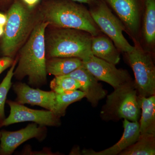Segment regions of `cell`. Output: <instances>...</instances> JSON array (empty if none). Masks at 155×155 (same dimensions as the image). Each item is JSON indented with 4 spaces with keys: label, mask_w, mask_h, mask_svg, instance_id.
Segmentation results:
<instances>
[{
    "label": "cell",
    "mask_w": 155,
    "mask_h": 155,
    "mask_svg": "<svg viewBox=\"0 0 155 155\" xmlns=\"http://www.w3.org/2000/svg\"><path fill=\"white\" fill-rule=\"evenodd\" d=\"M97 5L89 12L100 30L113 41L120 51L127 53L132 51L134 46L123 35L125 27L121 20L112 13L106 3L101 2Z\"/></svg>",
    "instance_id": "obj_7"
},
{
    "label": "cell",
    "mask_w": 155,
    "mask_h": 155,
    "mask_svg": "<svg viewBox=\"0 0 155 155\" xmlns=\"http://www.w3.org/2000/svg\"><path fill=\"white\" fill-rule=\"evenodd\" d=\"M124 133L118 142L113 146L100 151L94 150H84L83 153L86 155H117L133 144L140 136L139 123L130 122L124 119L123 122Z\"/></svg>",
    "instance_id": "obj_14"
},
{
    "label": "cell",
    "mask_w": 155,
    "mask_h": 155,
    "mask_svg": "<svg viewBox=\"0 0 155 155\" xmlns=\"http://www.w3.org/2000/svg\"><path fill=\"white\" fill-rule=\"evenodd\" d=\"M92 38L84 31L48 26L45 35L46 58H75L85 61L92 55Z\"/></svg>",
    "instance_id": "obj_4"
},
{
    "label": "cell",
    "mask_w": 155,
    "mask_h": 155,
    "mask_svg": "<svg viewBox=\"0 0 155 155\" xmlns=\"http://www.w3.org/2000/svg\"><path fill=\"white\" fill-rule=\"evenodd\" d=\"M146 43L153 46L155 42V0H146L143 23Z\"/></svg>",
    "instance_id": "obj_20"
},
{
    "label": "cell",
    "mask_w": 155,
    "mask_h": 155,
    "mask_svg": "<svg viewBox=\"0 0 155 155\" xmlns=\"http://www.w3.org/2000/svg\"><path fill=\"white\" fill-rule=\"evenodd\" d=\"M155 155V135L140 134L138 139L119 155Z\"/></svg>",
    "instance_id": "obj_18"
},
{
    "label": "cell",
    "mask_w": 155,
    "mask_h": 155,
    "mask_svg": "<svg viewBox=\"0 0 155 155\" xmlns=\"http://www.w3.org/2000/svg\"><path fill=\"white\" fill-rule=\"evenodd\" d=\"M91 51L93 55L114 65L120 61L119 51L110 39L104 35L92 36Z\"/></svg>",
    "instance_id": "obj_15"
},
{
    "label": "cell",
    "mask_w": 155,
    "mask_h": 155,
    "mask_svg": "<svg viewBox=\"0 0 155 155\" xmlns=\"http://www.w3.org/2000/svg\"><path fill=\"white\" fill-rule=\"evenodd\" d=\"M140 113L141 97L132 80L115 89L108 95L101 116L106 121L126 119L130 122H138Z\"/></svg>",
    "instance_id": "obj_5"
},
{
    "label": "cell",
    "mask_w": 155,
    "mask_h": 155,
    "mask_svg": "<svg viewBox=\"0 0 155 155\" xmlns=\"http://www.w3.org/2000/svg\"><path fill=\"white\" fill-rule=\"evenodd\" d=\"M13 88L17 95V102L21 104H29L39 106L53 112L55 96V93L54 91L33 88L21 82L14 84Z\"/></svg>",
    "instance_id": "obj_11"
},
{
    "label": "cell",
    "mask_w": 155,
    "mask_h": 155,
    "mask_svg": "<svg viewBox=\"0 0 155 155\" xmlns=\"http://www.w3.org/2000/svg\"><path fill=\"white\" fill-rule=\"evenodd\" d=\"M4 33V27L0 26V38L3 36Z\"/></svg>",
    "instance_id": "obj_28"
},
{
    "label": "cell",
    "mask_w": 155,
    "mask_h": 155,
    "mask_svg": "<svg viewBox=\"0 0 155 155\" xmlns=\"http://www.w3.org/2000/svg\"><path fill=\"white\" fill-rule=\"evenodd\" d=\"M66 75L75 78L80 82L79 89L84 94V97L93 107H96L99 102L107 95V91L103 88L98 81L83 66Z\"/></svg>",
    "instance_id": "obj_12"
},
{
    "label": "cell",
    "mask_w": 155,
    "mask_h": 155,
    "mask_svg": "<svg viewBox=\"0 0 155 155\" xmlns=\"http://www.w3.org/2000/svg\"><path fill=\"white\" fill-rule=\"evenodd\" d=\"M131 33L138 32L140 14L137 0H105Z\"/></svg>",
    "instance_id": "obj_13"
},
{
    "label": "cell",
    "mask_w": 155,
    "mask_h": 155,
    "mask_svg": "<svg viewBox=\"0 0 155 155\" xmlns=\"http://www.w3.org/2000/svg\"><path fill=\"white\" fill-rule=\"evenodd\" d=\"M14 0H0V9L6 11Z\"/></svg>",
    "instance_id": "obj_24"
},
{
    "label": "cell",
    "mask_w": 155,
    "mask_h": 155,
    "mask_svg": "<svg viewBox=\"0 0 155 155\" xmlns=\"http://www.w3.org/2000/svg\"><path fill=\"white\" fill-rule=\"evenodd\" d=\"M37 123H31L25 128L16 131H1L0 155L12 154L15 150L25 141L33 138L42 140L46 136V128Z\"/></svg>",
    "instance_id": "obj_10"
},
{
    "label": "cell",
    "mask_w": 155,
    "mask_h": 155,
    "mask_svg": "<svg viewBox=\"0 0 155 155\" xmlns=\"http://www.w3.org/2000/svg\"><path fill=\"white\" fill-rule=\"evenodd\" d=\"M141 112L140 134L155 135V95L141 97Z\"/></svg>",
    "instance_id": "obj_17"
},
{
    "label": "cell",
    "mask_w": 155,
    "mask_h": 155,
    "mask_svg": "<svg viewBox=\"0 0 155 155\" xmlns=\"http://www.w3.org/2000/svg\"><path fill=\"white\" fill-rule=\"evenodd\" d=\"M70 1L78 2L81 3H85L89 5H94L97 3L96 0H70Z\"/></svg>",
    "instance_id": "obj_27"
},
{
    "label": "cell",
    "mask_w": 155,
    "mask_h": 155,
    "mask_svg": "<svg viewBox=\"0 0 155 155\" xmlns=\"http://www.w3.org/2000/svg\"><path fill=\"white\" fill-rule=\"evenodd\" d=\"M17 63V56L15 57L14 63L7 72V75L0 84V127H2V124L5 119V107L8 93L12 86V78L14 76V69Z\"/></svg>",
    "instance_id": "obj_21"
},
{
    "label": "cell",
    "mask_w": 155,
    "mask_h": 155,
    "mask_svg": "<svg viewBox=\"0 0 155 155\" xmlns=\"http://www.w3.org/2000/svg\"><path fill=\"white\" fill-rule=\"evenodd\" d=\"M48 25L44 21L39 22L16 56L18 65L14 77L21 80L27 76L28 84L33 87L47 83L45 35Z\"/></svg>",
    "instance_id": "obj_2"
},
{
    "label": "cell",
    "mask_w": 155,
    "mask_h": 155,
    "mask_svg": "<svg viewBox=\"0 0 155 155\" xmlns=\"http://www.w3.org/2000/svg\"><path fill=\"white\" fill-rule=\"evenodd\" d=\"M38 6L31 8L21 0H14L6 11L7 21L0 39V57L15 58L39 22Z\"/></svg>",
    "instance_id": "obj_1"
},
{
    "label": "cell",
    "mask_w": 155,
    "mask_h": 155,
    "mask_svg": "<svg viewBox=\"0 0 155 155\" xmlns=\"http://www.w3.org/2000/svg\"><path fill=\"white\" fill-rule=\"evenodd\" d=\"M38 8L41 21L48 22V26L78 29L92 36L101 35L89 11L73 1L45 0Z\"/></svg>",
    "instance_id": "obj_3"
},
{
    "label": "cell",
    "mask_w": 155,
    "mask_h": 155,
    "mask_svg": "<svg viewBox=\"0 0 155 155\" xmlns=\"http://www.w3.org/2000/svg\"><path fill=\"white\" fill-rule=\"evenodd\" d=\"M125 54L134 73V83L139 95H155V67L150 54L137 45Z\"/></svg>",
    "instance_id": "obj_6"
},
{
    "label": "cell",
    "mask_w": 155,
    "mask_h": 155,
    "mask_svg": "<svg viewBox=\"0 0 155 155\" xmlns=\"http://www.w3.org/2000/svg\"><path fill=\"white\" fill-rule=\"evenodd\" d=\"M1 131H0V137H1Z\"/></svg>",
    "instance_id": "obj_29"
},
{
    "label": "cell",
    "mask_w": 155,
    "mask_h": 155,
    "mask_svg": "<svg viewBox=\"0 0 155 155\" xmlns=\"http://www.w3.org/2000/svg\"><path fill=\"white\" fill-rule=\"evenodd\" d=\"M7 17L6 14L0 12V26L5 27L7 22Z\"/></svg>",
    "instance_id": "obj_26"
},
{
    "label": "cell",
    "mask_w": 155,
    "mask_h": 155,
    "mask_svg": "<svg viewBox=\"0 0 155 155\" xmlns=\"http://www.w3.org/2000/svg\"><path fill=\"white\" fill-rule=\"evenodd\" d=\"M84 96L83 92L78 90L63 93H55L53 113L60 117L64 116L68 106L82 99Z\"/></svg>",
    "instance_id": "obj_19"
},
{
    "label": "cell",
    "mask_w": 155,
    "mask_h": 155,
    "mask_svg": "<svg viewBox=\"0 0 155 155\" xmlns=\"http://www.w3.org/2000/svg\"><path fill=\"white\" fill-rule=\"evenodd\" d=\"M82 62L83 67L97 80L109 84L114 89L133 80L127 70L117 69L114 64L93 55Z\"/></svg>",
    "instance_id": "obj_9"
},
{
    "label": "cell",
    "mask_w": 155,
    "mask_h": 155,
    "mask_svg": "<svg viewBox=\"0 0 155 155\" xmlns=\"http://www.w3.org/2000/svg\"><path fill=\"white\" fill-rule=\"evenodd\" d=\"M15 58L8 57H0V75L12 66Z\"/></svg>",
    "instance_id": "obj_23"
},
{
    "label": "cell",
    "mask_w": 155,
    "mask_h": 155,
    "mask_svg": "<svg viewBox=\"0 0 155 155\" xmlns=\"http://www.w3.org/2000/svg\"><path fill=\"white\" fill-rule=\"evenodd\" d=\"M80 87V83L78 81L67 75L57 76L50 83L51 90L56 94L76 90Z\"/></svg>",
    "instance_id": "obj_22"
},
{
    "label": "cell",
    "mask_w": 155,
    "mask_h": 155,
    "mask_svg": "<svg viewBox=\"0 0 155 155\" xmlns=\"http://www.w3.org/2000/svg\"><path fill=\"white\" fill-rule=\"evenodd\" d=\"M11 110L8 117L5 119L3 126H7L24 122H32L42 126H59L61 117L52 111L35 110L25 107L23 104L12 101H6Z\"/></svg>",
    "instance_id": "obj_8"
},
{
    "label": "cell",
    "mask_w": 155,
    "mask_h": 155,
    "mask_svg": "<svg viewBox=\"0 0 155 155\" xmlns=\"http://www.w3.org/2000/svg\"><path fill=\"white\" fill-rule=\"evenodd\" d=\"M41 0H21L25 5L31 8H34L38 6Z\"/></svg>",
    "instance_id": "obj_25"
},
{
    "label": "cell",
    "mask_w": 155,
    "mask_h": 155,
    "mask_svg": "<svg viewBox=\"0 0 155 155\" xmlns=\"http://www.w3.org/2000/svg\"><path fill=\"white\" fill-rule=\"evenodd\" d=\"M83 66V62L75 58H52L46 61V70L48 74L57 76L68 75L75 69Z\"/></svg>",
    "instance_id": "obj_16"
}]
</instances>
